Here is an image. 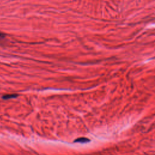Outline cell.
Masks as SVG:
<instances>
[{"label":"cell","mask_w":155,"mask_h":155,"mask_svg":"<svg viewBox=\"0 0 155 155\" xmlns=\"http://www.w3.org/2000/svg\"><path fill=\"white\" fill-rule=\"evenodd\" d=\"M89 139H87V138H84V137H82V138H79L77 140H76L74 142H81V143H85L87 142H88Z\"/></svg>","instance_id":"cell-1"},{"label":"cell","mask_w":155,"mask_h":155,"mask_svg":"<svg viewBox=\"0 0 155 155\" xmlns=\"http://www.w3.org/2000/svg\"><path fill=\"white\" fill-rule=\"evenodd\" d=\"M18 95L16 94H7V95H5L4 96H3V98L4 99H10V98H13V97H16Z\"/></svg>","instance_id":"cell-2"},{"label":"cell","mask_w":155,"mask_h":155,"mask_svg":"<svg viewBox=\"0 0 155 155\" xmlns=\"http://www.w3.org/2000/svg\"><path fill=\"white\" fill-rule=\"evenodd\" d=\"M5 34L4 33H1V32H0V39H2V38H4V37H5Z\"/></svg>","instance_id":"cell-3"}]
</instances>
